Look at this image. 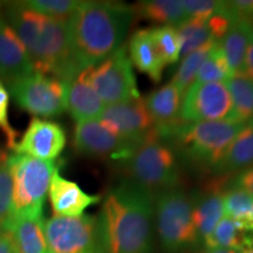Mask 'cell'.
<instances>
[{"mask_svg":"<svg viewBox=\"0 0 253 253\" xmlns=\"http://www.w3.org/2000/svg\"><path fill=\"white\" fill-rule=\"evenodd\" d=\"M154 194L131 179L110 190L97 217L103 253H153Z\"/></svg>","mask_w":253,"mask_h":253,"instance_id":"cell-1","label":"cell"},{"mask_svg":"<svg viewBox=\"0 0 253 253\" xmlns=\"http://www.w3.org/2000/svg\"><path fill=\"white\" fill-rule=\"evenodd\" d=\"M134 7L110 1H81L67 20L69 50L82 72L99 65L123 46Z\"/></svg>","mask_w":253,"mask_h":253,"instance_id":"cell-2","label":"cell"},{"mask_svg":"<svg viewBox=\"0 0 253 253\" xmlns=\"http://www.w3.org/2000/svg\"><path fill=\"white\" fill-rule=\"evenodd\" d=\"M4 17L24 43L34 72L59 79L63 84L80 73L69 50L67 20L37 13L23 1L6 5Z\"/></svg>","mask_w":253,"mask_h":253,"instance_id":"cell-3","label":"cell"},{"mask_svg":"<svg viewBox=\"0 0 253 253\" xmlns=\"http://www.w3.org/2000/svg\"><path fill=\"white\" fill-rule=\"evenodd\" d=\"M246 123L236 120L184 122L169 138H173L176 149L189 162L212 169Z\"/></svg>","mask_w":253,"mask_h":253,"instance_id":"cell-4","label":"cell"},{"mask_svg":"<svg viewBox=\"0 0 253 253\" xmlns=\"http://www.w3.org/2000/svg\"><path fill=\"white\" fill-rule=\"evenodd\" d=\"M13 178L12 218H42L43 204L48 194L55 161H42L25 155L7 156Z\"/></svg>","mask_w":253,"mask_h":253,"instance_id":"cell-5","label":"cell"},{"mask_svg":"<svg viewBox=\"0 0 253 253\" xmlns=\"http://www.w3.org/2000/svg\"><path fill=\"white\" fill-rule=\"evenodd\" d=\"M157 233L166 253H183L197 245L191 198L177 188L160 191L155 201Z\"/></svg>","mask_w":253,"mask_h":253,"instance_id":"cell-6","label":"cell"},{"mask_svg":"<svg viewBox=\"0 0 253 253\" xmlns=\"http://www.w3.org/2000/svg\"><path fill=\"white\" fill-rule=\"evenodd\" d=\"M131 181L150 191L177 188L179 168L171 147L154 140L137 148L126 161Z\"/></svg>","mask_w":253,"mask_h":253,"instance_id":"cell-7","label":"cell"},{"mask_svg":"<svg viewBox=\"0 0 253 253\" xmlns=\"http://www.w3.org/2000/svg\"><path fill=\"white\" fill-rule=\"evenodd\" d=\"M86 77L106 106L126 102L140 97L132 63L126 46L99 65L84 69Z\"/></svg>","mask_w":253,"mask_h":253,"instance_id":"cell-8","label":"cell"},{"mask_svg":"<svg viewBox=\"0 0 253 253\" xmlns=\"http://www.w3.org/2000/svg\"><path fill=\"white\" fill-rule=\"evenodd\" d=\"M19 106L34 118H54L66 110V84L59 79L33 72L9 84Z\"/></svg>","mask_w":253,"mask_h":253,"instance_id":"cell-9","label":"cell"},{"mask_svg":"<svg viewBox=\"0 0 253 253\" xmlns=\"http://www.w3.org/2000/svg\"><path fill=\"white\" fill-rule=\"evenodd\" d=\"M50 253H87L101 249L97 218L53 216L43 224Z\"/></svg>","mask_w":253,"mask_h":253,"instance_id":"cell-10","label":"cell"},{"mask_svg":"<svg viewBox=\"0 0 253 253\" xmlns=\"http://www.w3.org/2000/svg\"><path fill=\"white\" fill-rule=\"evenodd\" d=\"M99 121L136 149L147 142L158 140L156 126L141 96L106 106Z\"/></svg>","mask_w":253,"mask_h":253,"instance_id":"cell-11","label":"cell"},{"mask_svg":"<svg viewBox=\"0 0 253 253\" xmlns=\"http://www.w3.org/2000/svg\"><path fill=\"white\" fill-rule=\"evenodd\" d=\"M183 122L233 120L232 99L225 82H194L183 95Z\"/></svg>","mask_w":253,"mask_h":253,"instance_id":"cell-12","label":"cell"},{"mask_svg":"<svg viewBox=\"0 0 253 253\" xmlns=\"http://www.w3.org/2000/svg\"><path fill=\"white\" fill-rule=\"evenodd\" d=\"M74 148L90 157L126 161L136 150L130 143L104 126L99 120L77 122L74 130Z\"/></svg>","mask_w":253,"mask_h":253,"instance_id":"cell-13","label":"cell"},{"mask_svg":"<svg viewBox=\"0 0 253 253\" xmlns=\"http://www.w3.org/2000/svg\"><path fill=\"white\" fill-rule=\"evenodd\" d=\"M66 145V132L58 123L33 118L20 141L14 147V154L25 155L42 161H54Z\"/></svg>","mask_w":253,"mask_h":253,"instance_id":"cell-14","label":"cell"},{"mask_svg":"<svg viewBox=\"0 0 253 253\" xmlns=\"http://www.w3.org/2000/svg\"><path fill=\"white\" fill-rule=\"evenodd\" d=\"M34 72L24 43L0 14V78L9 84Z\"/></svg>","mask_w":253,"mask_h":253,"instance_id":"cell-15","label":"cell"},{"mask_svg":"<svg viewBox=\"0 0 253 253\" xmlns=\"http://www.w3.org/2000/svg\"><path fill=\"white\" fill-rule=\"evenodd\" d=\"M183 94L172 82L148 95L145 107L156 126L158 137H169L183 125L181 118Z\"/></svg>","mask_w":253,"mask_h":253,"instance_id":"cell-16","label":"cell"},{"mask_svg":"<svg viewBox=\"0 0 253 253\" xmlns=\"http://www.w3.org/2000/svg\"><path fill=\"white\" fill-rule=\"evenodd\" d=\"M48 195L54 216L65 217L82 216L88 208L99 203L101 199L99 195L84 192L78 183L63 178L59 168L53 173Z\"/></svg>","mask_w":253,"mask_h":253,"instance_id":"cell-17","label":"cell"},{"mask_svg":"<svg viewBox=\"0 0 253 253\" xmlns=\"http://www.w3.org/2000/svg\"><path fill=\"white\" fill-rule=\"evenodd\" d=\"M66 110L77 122L99 120L106 104L91 87L86 72L78 73L66 82Z\"/></svg>","mask_w":253,"mask_h":253,"instance_id":"cell-18","label":"cell"},{"mask_svg":"<svg viewBox=\"0 0 253 253\" xmlns=\"http://www.w3.org/2000/svg\"><path fill=\"white\" fill-rule=\"evenodd\" d=\"M128 55L132 65L154 82H160L166 67L151 36V28L136 31L130 38Z\"/></svg>","mask_w":253,"mask_h":253,"instance_id":"cell-19","label":"cell"},{"mask_svg":"<svg viewBox=\"0 0 253 253\" xmlns=\"http://www.w3.org/2000/svg\"><path fill=\"white\" fill-rule=\"evenodd\" d=\"M192 217L199 239L205 240L214 227L225 216L224 212V191L214 186L191 198Z\"/></svg>","mask_w":253,"mask_h":253,"instance_id":"cell-20","label":"cell"},{"mask_svg":"<svg viewBox=\"0 0 253 253\" xmlns=\"http://www.w3.org/2000/svg\"><path fill=\"white\" fill-rule=\"evenodd\" d=\"M43 218H11L4 230L11 235L15 253H50L43 229Z\"/></svg>","mask_w":253,"mask_h":253,"instance_id":"cell-21","label":"cell"},{"mask_svg":"<svg viewBox=\"0 0 253 253\" xmlns=\"http://www.w3.org/2000/svg\"><path fill=\"white\" fill-rule=\"evenodd\" d=\"M253 166V120L246 123L242 131L229 145L212 171L216 175L238 173Z\"/></svg>","mask_w":253,"mask_h":253,"instance_id":"cell-22","label":"cell"},{"mask_svg":"<svg viewBox=\"0 0 253 253\" xmlns=\"http://www.w3.org/2000/svg\"><path fill=\"white\" fill-rule=\"evenodd\" d=\"M252 34L253 23L233 21L232 26L219 41L221 52L225 56L232 74L244 73L246 52Z\"/></svg>","mask_w":253,"mask_h":253,"instance_id":"cell-23","label":"cell"},{"mask_svg":"<svg viewBox=\"0 0 253 253\" xmlns=\"http://www.w3.org/2000/svg\"><path fill=\"white\" fill-rule=\"evenodd\" d=\"M176 30L181 40L182 58L209 42L220 41V32L213 15L208 19L189 18Z\"/></svg>","mask_w":253,"mask_h":253,"instance_id":"cell-24","label":"cell"},{"mask_svg":"<svg viewBox=\"0 0 253 253\" xmlns=\"http://www.w3.org/2000/svg\"><path fill=\"white\" fill-rule=\"evenodd\" d=\"M134 11L161 26L177 27L189 19L181 0H145L138 2Z\"/></svg>","mask_w":253,"mask_h":253,"instance_id":"cell-25","label":"cell"},{"mask_svg":"<svg viewBox=\"0 0 253 253\" xmlns=\"http://www.w3.org/2000/svg\"><path fill=\"white\" fill-rule=\"evenodd\" d=\"M204 243L208 250L231 249L239 252L242 249L253 244V236L243 231L235 220L224 216Z\"/></svg>","mask_w":253,"mask_h":253,"instance_id":"cell-26","label":"cell"},{"mask_svg":"<svg viewBox=\"0 0 253 253\" xmlns=\"http://www.w3.org/2000/svg\"><path fill=\"white\" fill-rule=\"evenodd\" d=\"M233 104V120L249 122L253 120V81L245 73L233 74L226 82Z\"/></svg>","mask_w":253,"mask_h":253,"instance_id":"cell-27","label":"cell"},{"mask_svg":"<svg viewBox=\"0 0 253 253\" xmlns=\"http://www.w3.org/2000/svg\"><path fill=\"white\" fill-rule=\"evenodd\" d=\"M224 212L245 232H253V196L238 188L224 191Z\"/></svg>","mask_w":253,"mask_h":253,"instance_id":"cell-28","label":"cell"},{"mask_svg":"<svg viewBox=\"0 0 253 253\" xmlns=\"http://www.w3.org/2000/svg\"><path fill=\"white\" fill-rule=\"evenodd\" d=\"M217 42H219V41L209 42L183 58L181 66L177 69L171 81L183 95L195 82L198 69L203 65L205 59L208 58Z\"/></svg>","mask_w":253,"mask_h":253,"instance_id":"cell-29","label":"cell"},{"mask_svg":"<svg viewBox=\"0 0 253 253\" xmlns=\"http://www.w3.org/2000/svg\"><path fill=\"white\" fill-rule=\"evenodd\" d=\"M232 72L227 65L225 56L221 52L220 43L217 42L211 53L198 69L195 82H226L232 77Z\"/></svg>","mask_w":253,"mask_h":253,"instance_id":"cell-30","label":"cell"},{"mask_svg":"<svg viewBox=\"0 0 253 253\" xmlns=\"http://www.w3.org/2000/svg\"><path fill=\"white\" fill-rule=\"evenodd\" d=\"M151 36L164 65H171L181 58V40L173 26L151 28Z\"/></svg>","mask_w":253,"mask_h":253,"instance_id":"cell-31","label":"cell"},{"mask_svg":"<svg viewBox=\"0 0 253 253\" xmlns=\"http://www.w3.org/2000/svg\"><path fill=\"white\" fill-rule=\"evenodd\" d=\"M23 4L32 11L45 17L68 20L71 15L77 11L81 1L78 0H27Z\"/></svg>","mask_w":253,"mask_h":253,"instance_id":"cell-32","label":"cell"},{"mask_svg":"<svg viewBox=\"0 0 253 253\" xmlns=\"http://www.w3.org/2000/svg\"><path fill=\"white\" fill-rule=\"evenodd\" d=\"M13 209V178L7 156L0 161V229H4L12 218Z\"/></svg>","mask_w":253,"mask_h":253,"instance_id":"cell-33","label":"cell"},{"mask_svg":"<svg viewBox=\"0 0 253 253\" xmlns=\"http://www.w3.org/2000/svg\"><path fill=\"white\" fill-rule=\"evenodd\" d=\"M188 18L208 19L225 8V1L217 0H181Z\"/></svg>","mask_w":253,"mask_h":253,"instance_id":"cell-34","label":"cell"},{"mask_svg":"<svg viewBox=\"0 0 253 253\" xmlns=\"http://www.w3.org/2000/svg\"><path fill=\"white\" fill-rule=\"evenodd\" d=\"M8 103L9 94L4 86V84H2V81L0 80V129H1L2 134L5 135L7 147L11 148V149H14L15 144L18 142V132L9 123Z\"/></svg>","mask_w":253,"mask_h":253,"instance_id":"cell-35","label":"cell"},{"mask_svg":"<svg viewBox=\"0 0 253 253\" xmlns=\"http://www.w3.org/2000/svg\"><path fill=\"white\" fill-rule=\"evenodd\" d=\"M231 188H238L253 196V166L237 173L230 184Z\"/></svg>","mask_w":253,"mask_h":253,"instance_id":"cell-36","label":"cell"},{"mask_svg":"<svg viewBox=\"0 0 253 253\" xmlns=\"http://www.w3.org/2000/svg\"><path fill=\"white\" fill-rule=\"evenodd\" d=\"M0 253H15L11 235L4 229H0Z\"/></svg>","mask_w":253,"mask_h":253,"instance_id":"cell-37","label":"cell"},{"mask_svg":"<svg viewBox=\"0 0 253 253\" xmlns=\"http://www.w3.org/2000/svg\"><path fill=\"white\" fill-rule=\"evenodd\" d=\"M244 73L253 81V34L251 37V40H250L248 52H246Z\"/></svg>","mask_w":253,"mask_h":253,"instance_id":"cell-38","label":"cell"},{"mask_svg":"<svg viewBox=\"0 0 253 253\" xmlns=\"http://www.w3.org/2000/svg\"><path fill=\"white\" fill-rule=\"evenodd\" d=\"M207 253H238V251L231 249H210Z\"/></svg>","mask_w":253,"mask_h":253,"instance_id":"cell-39","label":"cell"},{"mask_svg":"<svg viewBox=\"0 0 253 253\" xmlns=\"http://www.w3.org/2000/svg\"><path fill=\"white\" fill-rule=\"evenodd\" d=\"M238 253H253V244L250 245V246H246L243 250H240Z\"/></svg>","mask_w":253,"mask_h":253,"instance_id":"cell-40","label":"cell"},{"mask_svg":"<svg viewBox=\"0 0 253 253\" xmlns=\"http://www.w3.org/2000/svg\"><path fill=\"white\" fill-rule=\"evenodd\" d=\"M87 253H103V252L101 251V249H96V250H93V251L87 252Z\"/></svg>","mask_w":253,"mask_h":253,"instance_id":"cell-41","label":"cell"},{"mask_svg":"<svg viewBox=\"0 0 253 253\" xmlns=\"http://www.w3.org/2000/svg\"><path fill=\"white\" fill-rule=\"evenodd\" d=\"M2 6H4V2H0V9H1Z\"/></svg>","mask_w":253,"mask_h":253,"instance_id":"cell-42","label":"cell"},{"mask_svg":"<svg viewBox=\"0 0 253 253\" xmlns=\"http://www.w3.org/2000/svg\"><path fill=\"white\" fill-rule=\"evenodd\" d=\"M1 158H2V155H0V161H1Z\"/></svg>","mask_w":253,"mask_h":253,"instance_id":"cell-43","label":"cell"}]
</instances>
